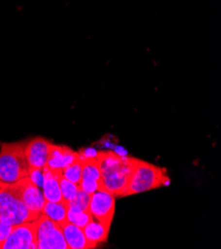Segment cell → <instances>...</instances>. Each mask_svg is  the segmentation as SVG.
<instances>
[{
  "label": "cell",
  "instance_id": "cell-1",
  "mask_svg": "<svg viewBox=\"0 0 221 249\" xmlns=\"http://www.w3.org/2000/svg\"><path fill=\"white\" fill-rule=\"evenodd\" d=\"M103 190L115 197H123L131 174L134 158L115 152H97Z\"/></svg>",
  "mask_w": 221,
  "mask_h": 249
},
{
  "label": "cell",
  "instance_id": "cell-2",
  "mask_svg": "<svg viewBox=\"0 0 221 249\" xmlns=\"http://www.w3.org/2000/svg\"><path fill=\"white\" fill-rule=\"evenodd\" d=\"M170 183L166 169L134 158L123 197L169 186Z\"/></svg>",
  "mask_w": 221,
  "mask_h": 249
},
{
  "label": "cell",
  "instance_id": "cell-3",
  "mask_svg": "<svg viewBox=\"0 0 221 249\" xmlns=\"http://www.w3.org/2000/svg\"><path fill=\"white\" fill-rule=\"evenodd\" d=\"M27 141L2 143L0 146V182L13 184L29 176L25 155Z\"/></svg>",
  "mask_w": 221,
  "mask_h": 249
},
{
  "label": "cell",
  "instance_id": "cell-4",
  "mask_svg": "<svg viewBox=\"0 0 221 249\" xmlns=\"http://www.w3.org/2000/svg\"><path fill=\"white\" fill-rule=\"evenodd\" d=\"M41 214L32 213L21 200L17 186L0 182V217L11 226L38 219Z\"/></svg>",
  "mask_w": 221,
  "mask_h": 249
},
{
  "label": "cell",
  "instance_id": "cell-5",
  "mask_svg": "<svg viewBox=\"0 0 221 249\" xmlns=\"http://www.w3.org/2000/svg\"><path fill=\"white\" fill-rule=\"evenodd\" d=\"M38 249H68L61 226L41 213L37 219Z\"/></svg>",
  "mask_w": 221,
  "mask_h": 249
},
{
  "label": "cell",
  "instance_id": "cell-6",
  "mask_svg": "<svg viewBox=\"0 0 221 249\" xmlns=\"http://www.w3.org/2000/svg\"><path fill=\"white\" fill-rule=\"evenodd\" d=\"M2 249H38L37 219L13 226Z\"/></svg>",
  "mask_w": 221,
  "mask_h": 249
},
{
  "label": "cell",
  "instance_id": "cell-7",
  "mask_svg": "<svg viewBox=\"0 0 221 249\" xmlns=\"http://www.w3.org/2000/svg\"><path fill=\"white\" fill-rule=\"evenodd\" d=\"M115 196L105 190H98L90 196L89 212L94 219L111 226L115 213Z\"/></svg>",
  "mask_w": 221,
  "mask_h": 249
},
{
  "label": "cell",
  "instance_id": "cell-8",
  "mask_svg": "<svg viewBox=\"0 0 221 249\" xmlns=\"http://www.w3.org/2000/svg\"><path fill=\"white\" fill-rule=\"evenodd\" d=\"M21 200L25 206L34 213L41 214L46 203L45 196L41 188L36 186L28 177L15 183Z\"/></svg>",
  "mask_w": 221,
  "mask_h": 249
},
{
  "label": "cell",
  "instance_id": "cell-9",
  "mask_svg": "<svg viewBox=\"0 0 221 249\" xmlns=\"http://www.w3.org/2000/svg\"><path fill=\"white\" fill-rule=\"evenodd\" d=\"M52 144V142L42 137H36L26 142L25 155L29 169H39L47 166Z\"/></svg>",
  "mask_w": 221,
  "mask_h": 249
},
{
  "label": "cell",
  "instance_id": "cell-10",
  "mask_svg": "<svg viewBox=\"0 0 221 249\" xmlns=\"http://www.w3.org/2000/svg\"><path fill=\"white\" fill-rule=\"evenodd\" d=\"M80 157L79 153L65 145L52 144L47 167L54 172H63V169L75 162Z\"/></svg>",
  "mask_w": 221,
  "mask_h": 249
},
{
  "label": "cell",
  "instance_id": "cell-11",
  "mask_svg": "<svg viewBox=\"0 0 221 249\" xmlns=\"http://www.w3.org/2000/svg\"><path fill=\"white\" fill-rule=\"evenodd\" d=\"M62 173L54 172L49 169L47 166L44 167V181L42 191L45 196L46 202H63L61 189H60V177Z\"/></svg>",
  "mask_w": 221,
  "mask_h": 249
},
{
  "label": "cell",
  "instance_id": "cell-12",
  "mask_svg": "<svg viewBox=\"0 0 221 249\" xmlns=\"http://www.w3.org/2000/svg\"><path fill=\"white\" fill-rule=\"evenodd\" d=\"M111 226L104 225L98 220L92 218L83 229L85 238L89 244L90 249L97 247L100 244L106 242Z\"/></svg>",
  "mask_w": 221,
  "mask_h": 249
},
{
  "label": "cell",
  "instance_id": "cell-13",
  "mask_svg": "<svg viewBox=\"0 0 221 249\" xmlns=\"http://www.w3.org/2000/svg\"><path fill=\"white\" fill-rule=\"evenodd\" d=\"M60 226L68 249H90L83 229L72 225L68 220Z\"/></svg>",
  "mask_w": 221,
  "mask_h": 249
},
{
  "label": "cell",
  "instance_id": "cell-14",
  "mask_svg": "<svg viewBox=\"0 0 221 249\" xmlns=\"http://www.w3.org/2000/svg\"><path fill=\"white\" fill-rule=\"evenodd\" d=\"M68 204L66 201L63 202H46L42 213L49 217L50 219L56 221L59 225L67 221V213H68Z\"/></svg>",
  "mask_w": 221,
  "mask_h": 249
},
{
  "label": "cell",
  "instance_id": "cell-15",
  "mask_svg": "<svg viewBox=\"0 0 221 249\" xmlns=\"http://www.w3.org/2000/svg\"><path fill=\"white\" fill-rule=\"evenodd\" d=\"M92 218L93 216L91 215L90 212H85L79 208L71 207V206H68V213H67L68 221L81 229H84Z\"/></svg>",
  "mask_w": 221,
  "mask_h": 249
},
{
  "label": "cell",
  "instance_id": "cell-16",
  "mask_svg": "<svg viewBox=\"0 0 221 249\" xmlns=\"http://www.w3.org/2000/svg\"><path fill=\"white\" fill-rule=\"evenodd\" d=\"M83 160V175L82 179H91L96 181H102V173L100 162L97 155L93 158L82 159Z\"/></svg>",
  "mask_w": 221,
  "mask_h": 249
},
{
  "label": "cell",
  "instance_id": "cell-17",
  "mask_svg": "<svg viewBox=\"0 0 221 249\" xmlns=\"http://www.w3.org/2000/svg\"><path fill=\"white\" fill-rule=\"evenodd\" d=\"M83 175V160L79 157L75 162L63 169L62 176L79 186Z\"/></svg>",
  "mask_w": 221,
  "mask_h": 249
},
{
  "label": "cell",
  "instance_id": "cell-18",
  "mask_svg": "<svg viewBox=\"0 0 221 249\" xmlns=\"http://www.w3.org/2000/svg\"><path fill=\"white\" fill-rule=\"evenodd\" d=\"M59 181H60V189H61L63 198L68 204L72 200L73 196H76L78 191L80 190L79 186L75 183L65 179L63 176L60 177Z\"/></svg>",
  "mask_w": 221,
  "mask_h": 249
},
{
  "label": "cell",
  "instance_id": "cell-19",
  "mask_svg": "<svg viewBox=\"0 0 221 249\" xmlns=\"http://www.w3.org/2000/svg\"><path fill=\"white\" fill-rule=\"evenodd\" d=\"M90 196L91 195H88L85 193L82 190H79L76 196H73L72 200L68 203V206L79 208L83 211L89 212V203H90Z\"/></svg>",
  "mask_w": 221,
  "mask_h": 249
},
{
  "label": "cell",
  "instance_id": "cell-20",
  "mask_svg": "<svg viewBox=\"0 0 221 249\" xmlns=\"http://www.w3.org/2000/svg\"><path fill=\"white\" fill-rule=\"evenodd\" d=\"M79 189L88 195H92L98 190H103L102 182L91 179H82L79 184Z\"/></svg>",
  "mask_w": 221,
  "mask_h": 249
},
{
  "label": "cell",
  "instance_id": "cell-21",
  "mask_svg": "<svg viewBox=\"0 0 221 249\" xmlns=\"http://www.w3.org/2000/svg\"><path fill=\"white\" fill-rule=\"evenodd\" d=\"M13 226H11L10 223L5 221L0 217V249L3 248V245L5 241L7 240L9 234L11 233Z\"/></svg>",
  "mask_w": 221,
  "mask_h": 249
},
{
  "label": "cell",
  "instance_id": "cell-22",
  "mask_svg": "<svg viewBox=\"0 0 221 249\" xmlns=\"http://www.w3.org/2000/svg\"><path fill=\"white\" fill-rule=\"evenodd\" d=\"M29 178L36 186L42 189L44 181V168L29 169Z\"/></svg>",
  "mask_w": 221,
  "mask_h": 249
},
{
  "label": "cell",
  "instance_id": "cell-23",
  "mask_svg": "<svg viewBox=\"0 0 221 249\" xmlns=\"http://www.w3.org/2000/svg\"><path fill=\"white\" fill-rule=\"evenodd\" d=\"M0 146H1V143H0Z\"/></svg>",
  "mask_w": 221,
  "mask_h": 249
}]
</instances>
